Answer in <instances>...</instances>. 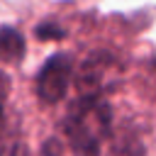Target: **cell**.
Returning <instances> with one entry per match:
<instances>
[{
    "instance_id": "cell-1",
    "label": "cell",
    "mask_w": 156,
    "mask_h": 156,
    "mask_svg": "<svg viewBox=\"0 0 156 156\" xmlns=\"http://www.w3.org/2000/svg\"><path fill=\"white\" fill-rule=\"evenodd\" d=\"M112 129V110L100 93H85L78 98L63 119L66 139L73 156H100V149Z\"/></svg>"
},
{
    "instance_id": "cell-2",
    "label": "cell",
    "mask_w": 156,
    "mask_h": 156,
    "mask_svg": "<svg viewBox=\"0 0 156 156\" xmlns=\"http://www.w3.org/2000/svg\"><path fill=\"white\" fill-rule=\"evenodd\" d=\"M71 73H73V61L66 54H54L39 71L37 76V95L41 102L54 105L58 102L71 83Z\"/></svg>"
},
{
    "instance_id": "cell-3",
    "label": "cell",
    "mask_w": 156,
    "mask_h": 156,
    "mask_svg": "<svg viewBox=\"0 0 156 156\" xmlns=\"http://www.w3.org/2000/svg\"><path fill=\"white\" fill-rule=\"evenodd\" d=\"M24 56V37L15 27H0V61L15 63Z\"/></svg>"
},
{
    "instance_id": "cell-4",
    "label": "cell",
    "mask_w": 156,
    "mask_h": 156,
    "mask_svg": "<svg viewBox=\"0 0 156 156\" xmlns=\"http://www.w3.org/2000/svg\"><path fill=\"white\" fill-rule=\"evenodd\" d=\"M110 156H144V146H141V139L132 132V129H124L115 146L110 149Z\"/></svg>"
},
{
    "instance_id": "cell-5",
    "label": "cell",
    "mask_w": 156,
    "mask_h": 156,
    "mask_svg": "<svg viewBox=\"0 0 156 156\" xmlns=\"http://www.w3.org/2000/svg\"><path fill=\"white\" fill-rule=\"evenodd\" d=\"M7 90L10 80L5 73H0V146H2V134H5V102H7Z\"/></svg>"
},
{
    "instance_id": "cell-6",
    "label": "cell",
    "mask_w": 156,
    "mask_h": 156,
    "mask_svg": "<svg viewBox=\"0 0 156 156\" xmlns=\"http://www.w3.org/2000/svg\"><path fill=\"white\" fill-rule=\"evenodd\" d=\"M37 37H39V39H58V37H63V29H61L58 24L44 22V24L37 27Z\"/></svg>"
},
{
    "instance_id": "cell-7",
    "label": "cell",
    "mask_w": 156,
    "mask_h": 156,
    "mask_svg": "<svg viewBox=\"0 0 156 156\" xmlns=\"http://www.w3.org/2000/svg\"><path fill=\"white\" fill-rule=\"evenodd\" d=\"M10 156H29V151H27V146L17 144V146H12V154Z\"/></svg>"
}]
</instances>
